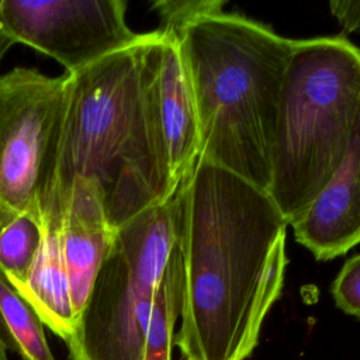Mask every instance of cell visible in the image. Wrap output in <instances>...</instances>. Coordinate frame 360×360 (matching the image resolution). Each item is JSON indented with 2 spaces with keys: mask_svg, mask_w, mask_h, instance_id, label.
I'll return each mask as SVG.
<instances>
[{
  "mask_svg": "<svg viewBox=\"0 0 360 360\" xmlns=\"http://www.w3.org/2000/svg\"><path fill=\"white\" fill-rule=\"evenodd\" d=\"M158 31L155 52V98L169 165L179 186L200 158L198 120L179 39Z\"/></svg>",
  "mask_w": 360,
  "mask_h": 360,
  "instance_id": "obj_9",
  "label": "cell"
},
{
  "mask_svg": "<svg viewBox=\"0 0 360 360\" xmlns=\"http://www.w3.org/2000/svg\"><path fill=\"white\" fill-rule=\"evenodd\" d=\"M360 112V48L345 35L294 39L267 190L288 225L339 169Z\"/></svg>",
  "mask_w": 360,
  "mask_h": 360,
  "instance_id": "obj_4",
  "label": "cell"
},
{
  "mask_svg": "<svg viewBox=\"0 0 360 360\" xmlns=\"http://www.w3.org/2000/svg\"><path fill=\"white\" fill-rule=\"evenodd\" d=\"M63 218L42 215V243L32 270L17 292L37 312L44 326L65 343L77 326L72 291L62 253Z\"/></svg>",
  "mask_w": 360,
  "mask_h": 360,
  "instance_id": "obj_11",
  "label": "cell"
},
{
  "mask_svg": "<svg viewBox=\"0 0 360 360\" xmlns=\"http://www.w3.org/2000/svg\"><path fill=\"white\" fill-rule=\"evenodd\" d=\"M174 243L173 197L115 232L66 342L69 360H143L155 292Z\"/></svg>",
  "mask_w": 360,
  "mask_h": 360,
  "instance_id": "obj_5",
  "label": "cell"
},
{
  "mask_svg": "<svg viewBox=\"0 0 360 360\" xmlns=\"http://www.w3.org/2000/svg\"><path fill=\"white\" fill-rule=\"evenodd\" d=\"M173 35L193 90L198 159L267 193L280 91L294 39L224 10L201 14Z\"/></svg>",
  "mask_w": 360,
  "mask_h": 360,
  "instance_id": "obj_3",
  "label": "cell"
},
{
  "mask_svg": "<svg viewBox=\"0 0 360 360\" xmlns=\"http://www.w3.org/2000/svg\"><path fill=\"white\" fill-rule=\"evenodd\" d=\"M332 15L339 21L345 34L360 32V1H338L329 3Z\"/></svg>",
  "mask_w": 360,
  "mask_h": 360,
  "instance_id": "obj_17",
  "label": "cell"
},
{
  "mask_svg": "<svg viewBox=\"0 0 360 360\" xmlns=\"http://www.w3.org/2000/svg\"><path fill=\"white\" fill-rule=\"evenodd\" d=\"M125 0H0V28L76 73L134 44Z\"/></svg>",
  "mask_w": 360,
  "mask_h": 360,
  "instance_id": "obj_7",
  "label": "cell"
},
{
  "mask_svg": "<svg viewBox=\"0 0 360 360\" xmlns=\"http://www.w3.org/2000/svg\"><path fill=\"white\" fill-rule=\"evenodd\" d=\"M66 94V73L15 68L0 76V232L22 214L42 217L39 200Z\"/></svg>",
  "mask_w": 360,
  "mask_h": 360,
  "instance_id": "obj_6",
  "label": "cell"
},
{
  "mask_svg": "<svg viewBox=\"0 0 360 360\" xmlns=\"http://www.w3.org/2000/svg\"><path fill=\"white\" fill-rule=\"evenodd\" d=\"M115 232L105 217L96 183L76 179L62 222V253L77 323Z\"/></svg>",
  "mask_w": 360,
  "mask_h": 360,
  "instance_id": "obj_10",
  "label": "cell"
},
{
  "mask_svg": "<svg viewBox=\"0 0 360 360\" xmlns=\"http://www.w3.org/2000/svg\"><path fill=\"white\" fill-rule=\"evenodd\" d=\"M42 243V217L22 214L0 232V271L17 288L32 270Z\"/></svg>",
  "mask_w": 360,
  "mask_h": 360,
  "instance_id": "obj_14",
  "label": "cell"
},
{
  "mask_svg": "<svg viewBox=\"0 0 360 360\" xmlns=\"http://www.w3.org/2000/svg\"><path fill=\"white\" fill-rule=\"evenodd\" d=\"M14 44L11 42V39L1 31L0 28V60L3 59V56L6 55V52L13 46Z\"/></svg>",
  "mask_w": 360,
  "mask_h": 360,
  "instance_id": "obj_18",
  "label": "cell"
},
{
  "mask_svg": "<svg viewBox=\"0 0 360 360\" xmlns=\"http://www.w3.org/2000/svg\"><path fill=\"white\" fill-rule=\"evenodd\" d=\"M330 294L340 311L360 318V255L345 262L332 281Z\"/></svg>",
  "mask_w": 360,
  "mask_h": 360,
  "instance_id": "obj_16",
  "label": "cell"
},
{
  "mask_svg": "<svg viewBox=\"0 0 360 360\" xmlns=\"http://www.w3.org/2000/svg\"><path fill=\"white\" fill-rule=\"evenodd\" d=\"M0 360H8V349L1 338H0Z\"/></svg>",
  "mask_w": 360,
  "mask_h": 360,
  "instance_id": "obj_19",
  "label": "cell"
},
{
  "mask_svg": "<svg viewBox=\"0 0 360 360\" xmlns=\"http://www.w3.org/2000/svg\"><path fill=\"white\" fill-rule=\"evenodd\" d=\"M184 360H246L278 300L288 222L267 193L198 159L173 195Z\"/></svg>",
  "mask_w": 360,
  "mask_h": 360,
  "instance_id": "obj_1",
  "label": "cell"
},
{
  "mask_svg": "<svg viewBox=\"0 0 360 360\" xmlns=\"http://www.w3.org/2000/svg\"><path fill=\"white\" fill-rule=\"evenodd\" d=\"M158 31L76 73L48 165L41 214L63 218L76 179L94 181L114 231L177 188L155 98Z\"/></svg>",
  "mask_w": 360,
  "mask_h": 360,
  "instance_id": "obj_2",
  "label": "cell"
},
{
  "mask_svg": "<svg viewBox=\"0 0 360 360\" xmlns=\"http://www.w3.org/2000/svg\"><path fill=\"white\" fill-rule=\"evenodd\" d=\"M183 298V263L174 243L158 284L146 335L143 360H173L176 323Z\"/></svg>",
  "mask_w": 360,
  "mask_h": 360,
  "instance_id": "obj_12",
  "label": "cell"
},
{
  "mask_svg": "<svg viewBox=\"0 0 360 360\" xmlns=\"http://www.w3.org/2000/svg\"><path fill=\"white\" fill-rule=\"evenodd\" d=\"M225 3V0H159L152 8L159 15V30L173 34L201 14L224 10Z\"/></svg>",
  "mask_w": 360,
  "mask_h": 360,
  "instance_id": "obj_15",
  "label": "cell"
},
{
  "mask_svg": "<svg viewBox=\"0 0 360 360\" xmlns=\"http://www.w3.org/2000/svg\"><path fill=\"white\" fill-rule=\"evenodd\" d=\"M0 338L24 360H55L39 316L1 271Z\"/></svg>",
  "mask_w": 360,
  "mask_h": 360,
  "instance_id": "obj_13",
  "label": "cell"
},
{
  "mask_svg": "<svg viewBox=\"0 0 360 360\" xmlns=\"http://www.w3.org/2000/svg\"><path fill=\"white\" fill-rule=\"evenodd\" d=\"M290 226L295 240L321 262L360 243V112L339 169Z\"/></svg>",
  "mask_w": 360,
  "mask_h": 360,
  "instance_id": "obj_8",
  "label": "cell"
}]
</instances>
